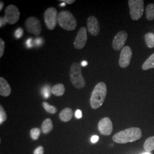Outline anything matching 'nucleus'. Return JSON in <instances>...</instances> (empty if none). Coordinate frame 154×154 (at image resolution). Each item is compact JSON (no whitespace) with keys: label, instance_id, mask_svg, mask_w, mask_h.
<instances>
[{"label":"nucleus","instance_id":"obj_13","mask_svg":"<svg viewBox=\"0 0 154 154\" xmlns=\"http://www.w3.org/2000/svg\"><path fill=\"white\" fill-rule=\"evenodd\" d=\"M88 32L93 36H97L100 32L99 21L95 16L89 17L88 19Z\"/></svg>","mask_w":154,"mask_h":154},{"label":"nucleus","instance_id":"obj_16","mask_svg":"<svg viewBox=\"0 0 154 154\" xmlns=\"http://www.w3.org/2000/svg\"><path fill=\"white\" fill-rule=\"evenodd\" d=\"M51 92L55 96L61 97L65 92V88L63 84L58 83L54 85L51 88Z\"/></svg>","mask_w":154,"mask_h":154},{"label":"nucleus","instance_id":"obj_37","mask_svg":"<svg viewBox=\"0 0 154 154\" xmlns=\"http://www.w3.org/2000/svg\"><path fill=\"white\" fill-rule=\"evenodd\" d=\"M66 4H65V2H62V4H61V5H60V6H62V7H64V6H66Z\"/></svg>","mask_w":154,"mask_h":154},{"label":"nucleus","instance_id":"obj_33","mask_svg":"<svg viewBox=\"0 0 154 154\" xmlns=\"http://www.w3.org/2000/svg\"><path fill=\"white\" fill-rule=\"evenodd\" d=\"M99 140V137L97 135H94L91 138V141L92 143H97Z\"/></svg>","mask_w":154,"mask_h":154},{"label":"nucleus","instance_id":"obj_27","mask_svg":"<svg viewBox=\"0 0 154 154\" xmlns=\"http://www.w3.org/2000/svg\"><path fill=\"white\" fill-rule=\"evenodd\" d=\"M23 34V30L21 28H18L15 32V37L17 39L20 38Z\"/></svg>","mask_w":154,"mask_h":154},{"label":"nucleus","instance_id":"obj_7","mask_svg":"<svg viewBox=\"0 0 154 154\" xmlns=\"http://www.w3.org/2000/svg\"><path fill=\"white\" fill-rule=\"evenodd\" d=\"M20 17V12L16 6L10 5L6 8L4 18L7 23L11 25L15 24L19 21Z\"/></svg>","mask_w":154,"mask_h":154},{"label":"nucleus","instance_id":"obj_18","mask_svg":"<svg viewBox=\"0 0 154 154\" xmlns=\"http://www.w3.org/2000/svg\"><path fill=\"white\" fill-rule=\"evenodd\" d=\"M143 147L146 152H151L154 150V137H151L146 139Z\"/></svg>","mask_w":154,"mask_h":154},{"label":"nucleus","instance_id":"obj_29","mask_svg":"<svg viewBox=\"0 0 154 154\" xmlns=\"http://www.w3.org/2000/svg\"><path fill=\"white\" fill-rule=\"evenodd\" d=\"M43 43V40L41 38H35V39L34 41V45H36V46H40Z\"/></svg>","mask_w":154,"mask_h":154},{"label":"nucleus","instance_id":"obj_38","mask_svg":"<svg viewBox=\"0 0 154 154\" xmlns=\"http://www.w3.org/2000/svg\"><path fill=\"white\" fill-rule=\"evenodd\" d=\"M142 154H151L149 152H144Z\"/></svg>","mask_w":154,"mask_h":154},{"label":"nucleus","instance_id":"obj_6","mask_svg":"<svg viewBox=\"0 0 154 154\" xmlns=\"http://www.w3.org/2000/svg\"><path fill=\"white\" fill-rule=\"evenodd\" d=\"M57 11L55 8L50 7L44 13V20L47 28L49 30H54L58 22Z\"/></svg>","mask_w":154,"mask_h":154},{"label":"nucleus","instance_id":"obj_34","mask_svg":"<svg viewBox=\"0 0 154 154\" xmlns=\"http://www.w3.org/2000/svg\"><path fill=\"white\" fill-rule=\"evenodd\" d=\"M59 1H61V2H65L66 4L70 5V4H73L74 2H75V0H60Z\"/></svg>","mask_w":154,"mask_h":154},{"label":"nucleus","instance_id":"obj_36","mask_svg":"<svg viewBox=\"0 0 154 154\" xmlns=\"http://www.w3.org/2000/svg\"><path fill=\"white\" fill-rule=\"evenodd\" d=\"M4 7V2L2 1H1L0 2V11H1Z\"/></svg>","mask_w":154,"mask_h":154},{"label":"nucleus","instance_id":"obj_10","mask_svg":"<svg viewBox=\"0 0 154 154\" xmlns=\"http://www.w3.org/2000/svg\"><path fill=\"white\" fill-rule=\"evenodd\" d=\"M98 127L100 134L106 136H109L111 135L113 130L112 123L108 117H105L102 118L99 122Z\"/></svg>","mask_w":154,"mask_h":154},{"label":"nucleus","instance_id":"obj_8","mask_svg":"<svg viewBox=\"0 0 154 154\" xmlns=\"http://www.w3.org/2000/svg\"><path fill=\"white\" fill-rule=\"evenodd\" d=\"M25 28L29 33L38 35L42 32V25L38 19L35 17H30L25 21Z\"/></svg>","mask_w":154,"mask_h":154},{"label":"nucleus","instance_id":"obj_3","mask_svg":"<svg viewBox=\"0 0 154 154\" xmlns=\"http://www.w3.org/2000/svg\"><path fill=\"white\" fill-rule=\"evenodd\" d=\"M58 23L61 28L67 31H72L77 28L75 18L68 11H63L58 14Z\"/></svg>","mask_w":154,"mask_h":154},{"label":"nucleus","instance_id":"obj_4","mask_svg":"<svg viewBox=\"0 0 154 154\" xmlns=\"http://www.w3.org/2000/svg\"><path fill=\"white\" fill-rule=\"evenodd\" d=\"M70 80L72 85L78 89L83 88L86 85L82 74L81 66L78 63L72 64L70 71Z\"/></svg>","mask_w":154,"mask_h":154},{"label":"nucleus","instance_id":"obj_28","mask_svg":"<svg viewBox=\"0 0 154 154\" xmlns=\"http://www.w3.org/2000/svg\"><path fill=\"white\" fill-rule=\"evenodd\" d=\"M44 149L42 146H39L34 151V154H44Z\"/></svg>","mask_w":154,"mask_h":154},{"label":"nucleus","instance_id":"obj_1","mask_svg":"<svg viewBox=\"0 0 154 154\" xmlns=\"http://www.w3.org/2000/svg\"><path fill=\"white\" fill-rule=\"evenodd\" d=\"M142 137V133L140 128L131 127L117 132L113 136L112 140L116 143L125 144L137 141Z\"/></svg>","mask_w":154,"mask_h":154},{"label":"nucleus","instance_id":"obj_5","mask_svg":"<svg viewBox=\"0 0 154 154\" xmlns=\"http://www.w3.org/2000/svg\"><path fill=\"white\" fill-rule=\"evenodd\" d=\"M130 14L134 21H138L143 16L144 12L143 0H129Z\"/></svg>","mask_w":154,"mask_h":154},{"label":"nucleus","instance_id":"obj_26","mask_svg":"<svg viewBox=\"0 0 154 154\" xmlns=\"http://www.w3.org/2000/svg\"><path fill=\"white\" fill-rule=\"evenodd\" d=\"M5 50V42L2 38H0V58L2 57Z\"/></svg>","mask_w":154,"mask_h":154},{"label":"nucleus","instance_id":"obj_31","mask_svg":"<svg viewBox=\"0 0 154 154\" xmlns=\"http://www.w3.org/2000/svg\"><path fill=\"white\" fill-rule=\"evenodd\" d=\"M75 116H76V118L78 119H80L82 118V111L81 110H77L75 111Z\"/></svg>","mask_w":154,"mask_h":154},{"label":"nucleus","instance_id":"obj_2","mask_svg":"<svg viewBox=\"0 0 154 154\" xmlns=\"http://www.w3.org/2000/svg\"><path fill=\"white\" fill-rule=\"evenodd\" d=\"M107 95V86L104 82H99L95 86L90 98V105L93 109H98L105 102Z\"/></svg>","mask_w":154,"mask_h":154},{"label":"nucleus","instance_id":"obj_24","mask_svg":"<svg viewBox=\"0 0 154 154\" xmlns=\"http://www.w3.org/2000/svg\"><path fill=\"white\" fill-rule=\"evenodd\" d=\"M7 119V115L4 107L0 106V124L2 125Z\"/></svg>","mask_w":154,"mask_h":154},{"label":"nucleus","instance_id":"obj_12","mask_svg":"<svg viewBox=\"0 0 154 154\" xmlns=\"http://www.w3.org/2000/svg\"><path fill=\"white\" fill-rule=\"evenodd\" d=\"M88 40V35L86 29L84 27L81 28L77 33L75 39L74 46L76 49H82L86 45Z\"/></svg>","mask_w":154,"mask_h":154},{"label":"nucleus","instance_id":"obj_14","mask_svg":"<svg viewBox=\"0 0 154 154\" xmlns=\"http://www.w3.org/2000/svg\"><path fill=\"white\" fill-rule=\"evenodd\" d=\"M11 88L5 79L0 77V95L2 97H8L11 94Z\"/></svg>","mask_w":154,"mask_h":154},{"label":"nucleus","instance_id":"obj_22","mask_svg":"<svg viewBox=\"0 0 154 154\" xmlns=\"http://www.w3.org/2000/svg\"><path fill=\"white\" fill-rule=\"evenodd\" d=\"M42 106H43L45 110H46L47 112H48L50 114H55L57 111V109L55 107L49 105L48 102H43Z\"/></svg>","mask_w":154,"mask_h":154},{"label":"nucleus","instance_id":"obj_32","mask_svg":"<svg viewBox=\"0 0 154 154\" xmlns=\"http://www.w3.org/2000/svg\"><path fill=\"white\" fill-rule=\"evenodd\" d=\"M0 27L2 28L4 25H5L6 23H7V22L6 21L4 17H1L0 18Z\"/></svg>","mask_w":154,"mask_h":154},{"label":"nucleus","instance_id":"obj_21","mask_svg":"<svg viewBox=\"0 0 154 154\" xmlns=\"http://www.w3.org/2000/svg\"><path fill=\"white\" fill-rule=\"evenodd\" d=\"M145 41L147 47L150 49L154 48V33H147L144 36Z\"/></svg>","mask_w":154,"mask_h":154},{"label":"nucleus","instance_id":"obj_9","mask_svg":"<svg viewBox=\"0 0 154 154\" xmlns=\"http://www.w3.org/2000/svg\"><path fill=\"white\" fill-rule=\"evenodd\" d=\"M132 50L130 47L125 46L121 50L119 64L122 68H126L129 66L132 57Z\"/></svg>","mask_w":154,"mask_h":154},{"label":"nucleus","instance_id":"obj_35","mask_svg":"<svg viewBox=\"0 0 154 154\" xmlns=\"http://www.w3.org/2000/svg\"><path fill=\"white\" fill-rule=\"evenodd\" d=\"M88 65V62L87 61H82V63H81V66H83V67H85V66H87Z\"/></svg>","mask_w":154,"mask_h":154},{"label":"nucleus","instance_id":"obj_15","mask_svg":"<svg viewBox=\"0 0 154 154\" xmlns=\"http://www.w3.org/2000/svg\"><path fill=\"white\" fill-rule=\"evenodd\" d=\"M72 115L73 112L72 109L70 108L66 107L61 111L60 114V118L62 121L67 122L71 120Z\"/></svg>","mask_w":154,"mask_h":154},{"label":"nucleus","instance_id":"obj_17","mask_svg":"<svg viewBox=\"0 0 154 154\" xmlns=\"http://www.w3.org/2000/svg\"><path fill=\"white\" fill-rule=\"evenodd\" d=\"M53 128V125L51 120L49 118L46 119L42 124V131L43 133L45 134H49V132H51Z\"/></svg>","mask_w":154,"mask_h":154},{"label":"nucleus","instance_id":"obj_30","mask_svg":"<svg viewBox=\"0 0 154 154\" xmlns=\"http://www.w3.org/2000/svg\"><path fill=\"white\" fill-rule=\"evenodd\" d=\"M34 45L32 38H29L26 41V46L28 48H31Z\"/></svg>","mask_w":154,"mask_h":154},{"label":"nucleus","instance_id":"obj_20","mask_svg":"<svg viewBox=\"0 0 154 154\" xmlns=\"http://www.w3.org/2000/svg\"><path fill=\"white\" fill-rule=\"evenodd\" d=\"M146 18L149 21L154 20V4H149L146 9Z\"/></svg>","mask_w":154,"mask_h":154},{"label":"nucleus","instance_id":"obj_11","mask_svg":"<svg viewBox=\"0 0 154 154\" xmlns=\"http://www.w3.org/2000/svg\"><path fill=\"white\" fill-rule=\"evenodd\" d=\"M128 34L125 31H120L116 34L112 41V48L116 51H119L123 48L126 42Z\"/></svg>","mask_w":154,"mask_h":154},{"label":"nucleus","instance_id":"obj_23","mask_svg":"<svg viewBox=\"0 0 154 154\" xmlns=\"http://www.w3.org/2000/svg\"><path fill=\"white\" fill-rule=\"evenodd\" d=\"M41 134V131L38 128H32L30 131V137L32 139L36 140L38 139L39 137Z\"/></svg>","mask_w":154,"mask_h":154},{"label":"nucleus","instance_id":"obj_25","mask_svg":"<svg viewBox=\"0 0 154 154\" xmlns=\"http://www.w3.org/2000/svg\"><path fill=\"white\" fill-rule=\"evenodd\" d=\"M42 94L43 96L45 99L48 98L50 95V87L49 86H46L44 87L42 89Z\"/></svg>","mask_w":154,"mask_h":154},{"label":"nucleus","instance_id":"obj_19","mask_svg":"<svg viewBox=\"0 0 154 154\" xmlns=\"http://www.w3.org/2000/svg\"><path fill=\"white\" fill-rule=\"evenodd\" d=\"M142 68L143 70H147L151 69H154V53L144 62Z\"/></svg>","mask_w":154,"mask_h":154}]
</instances>
